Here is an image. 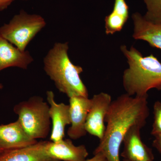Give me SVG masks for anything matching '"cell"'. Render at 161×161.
<instances>
[{
  "label": "cell",
  "instance_id": "cell-1",
  "mask_svg": "<svg viewBox=\"0 0 161 161\" xmlns=\"http://www.w3.org/2000/svg\"><path fill=\"white\" fill-rule=\"evenodd\" d=\"M148 97L125 93L112 101L105 119L104 134L94 154L101 153L108 161H120V147L127 132L134 125H146L150 114Z\"/></svg>",
  "mask_w": 161,
  "mask_h": 161
},
{
  "label": "cell",
  "instance_id": "cell-2",
  "mask_svg": "<svg viewBox=\"0 0 161 161\" xmlns=\"http://www.w3.org/2000/svg\"><path fill=\"white\" fill-rule=\"evenodd\" d=\"M120 50L129 67L124 71L123 85L126 94L132 96H148L152 89L161 91V63L153 54L143 57L133 46L130 50L122 45Z\"/></svg>",
  "mask_w": 161,
  "mask_h": 161
},
{
  "label": "cell",
  "instance_id": "cell-3",
  "mask_svg": "<svg viewBox=\"0 0 161 161\" xmlns=\"http://www.w3.org/2000/svg\"><path fill=\"white\" fill-rule=\"evenodd\" d=\"M68 42L56 43L43 59L44 70L59 92L69 98L88 97V92L80 78L81 67L72 63L68 55Z\"/></svg>",
  "mask_w": 161,
  "mask_h": 161
},
{
  "label": "cell",
  "instance_id": "cell-4",
  "mask_svg": "<svg viewBox=\"0 0 161 161\" xmlns=\"http://www.w3.org/2000/svg\"><path fill=\"white\" fill-rule=\"evenodd\" d=\"M49 109V104L42 97L34 96L16 104L13 111L26 133L36 140L49 135L51 125Z\"/></svg>",
  "mask_w": 161,
  "mask_h": 161
},
{
  "label": "cell",
  "instance_id": "cell-5",
  "mask_svg": "<svg viewBox=\"0 0 161 161\" xmlns=\"http://www.w3.org/2000/svg\"><path fill=\"white\" fill-rule=\"evenodd\" d=\"M46 25L41 16L29 14L22 9L9 23L0 27V35L24 52L30 42Z\"/></svg>",
  "mask_w": 161,
  "mask_h": 161
},
{
  "label": "cell",
  "instance_id": "cell-6",
  "mask_svg": "<svg viewBox=\"0 0 161 161\" xmlns=\"http://www.w3.org/2000/svg\"><path fill=\"white\" fill-rule=\"evenodd\" d=\"M92 106L86 124L87 133L96 136L101 140L104 134L106 126L105 119L112 102L109 94L101 92L92 98Z\"/></svg>",
  "mask_w": 161,
  "mask_h": 161
},
{
  "label": "cell",
  "instance_id": "cell-7",
  "mask_svg": "<svg viewBox=\"0 0 161 161\" xmlns=\"http://www.w3.org/2000/svg\"><path fill=\"white\" fill-rule=\"evenodd\" d=\"M142 126L136 125L130 128L124 137V149L121 156L124 161H153L152 150L141 138Z\"/></svg>",
  "mask_w": 161,
  "mask_h": 161
},
{
  "label": "cell",
  "instance_id": "cell-8",
  "mask_svg": "<svg viewBox=\"0 0 161 161\" xmlns=\"http://www.w3.org/2000/svg\"><path fill=\"white\" fill-rule=\"evenodd\" d=\"M69 114L71 126L67 134L72 140H78L86 135V124L92 106V99L88 97L77 96L69 98Z\"/></svg>",
  "mask_w": 161,
  "mask_h": 161
},
{
  "label": "cell",
  "instance_id": "cell-9",
  "mask_svg": "<svg viewBox=\"0 0 161 161\" xmlns=\"http://www.w3.org/2000/svg\"><path fill=\"white\" fill-rule=\"evenodd\" d=\"M46 95L52 123L50 140L52 142H58L64 139L65 127L70 125L69 105L64 103H57L54 94L52 91H47Z\"/></svg>",
  "mask_w": 161,
  "mask_h": 161
},
{
  "label": "cell",
  "instance_id": "cell-10",
  "mask_svg": "<svg viewBox=\"0 0 161 161\" xmlns=\"http://www.w3.org/2000/svg\"><path fill=\"white\" fill-rule=\"evenodd\" d=\"M44 149L49 157L60 161H84L89 154L84 145L75 146L69 139L58 142L45 141Z\"/></svg>",
  "mask_w": 161,
  "mask_h": 161
},
{
  "label": "cell",
  "instance_id": "cell-11",
  "mask_svg": "<svg viewBox=\"0 0 161 161\" xmlns=\"http://www.w3.org/2000/svg\"><path fill=\"white\" fill-rule=\"evenodd\" d=\"M23 129L19 121L0 125V149L10 150L23 148L37 142Z\"/></svg>",
  "mask_w": 161,
  "mask_h": 161
},
{
  "label": "cell",
  "instance_id": "cell-12",
  "mask_svg": "<svg viewBox=\"0 0 161 161\" xmlns=\"http://www.w3.org/2000/svg\"><path fill=\"white\" fill-rule=\"evenodd\" d=\"M33 60L29 52L21 51L0 35V72L9 67L27 69Z\"/></svg>",
  "mask_w": 161,
  "mask_h": 161
},
{
  "label": "cell",
  "instance_id": "cell-13",
  "mask_svg": "<svg viewBox=\"0 0 161 161\" xmlns=\"http://www.w3.org/2000/svg\"><path fill=\"white\" fill-rule=\"evenodd\" d=\"M45 141L27 147L3 150L0 152V161H60L49 157L45 152Z\"/></svg>",
  "mask_w": 161,
  "mask_h": 161
},
{
  "label": "cell",
  "instance_id": "cell-14",
  "mask_svg": "<svg viewBox=\"0 0 161 161\" xmlns=\"http://www.w3.org/2000/svg\"><path fill=\"white\" fill-rule=\"evenodd\" d=\"M132 19L134 25L132 37L146 41L153 47L161 50V24L150 23L138 12L133 13Z\"/></svg>",
  "mask_w": 161,
  "mask_h": 161
},
{
  "label": "cell",
  "instance_id": "cell-15",
  "mask_svg": "<svg viewBox=\"0 0 161 161\" xmlns=\"http://www.w3.org/2000/svg\"><path fill=\"white\" fill-rule=\"evenodd\" d=\"M129 18V7L125 0H115L113 10L105 19L107 35L120 31Z\"/></svg>",
  "mask_w": 161,
  "mask_h": 161
},
{
  "label": "cell",
  "instance_id": "cell-16",
  "mask_svg": "<svg viewBox=\"0 0 161 161\" xmlns=\"http://www.w3.org/2000/svg\"><path fill=\"white\" fill-rule=\"evenodd\" d=\"M147 11L143 16L147 21L154 24H161V0H143Z\"/></svg>",
  "mask_w": 161,
  "mask_h": 161
},
{
  "label": "cell",
  "instance_id": "cell-17",
  "mask_svg": "<svg viewBox=\"0 0 161 161\" xmlns=\"http://www.w3.org/2000/svg\"><path fill=\"white\" fill-rule=\"evenodd\" d=\"M153 122L151 135L154 136L161 135V102L157 101L153 105Z\"/></svg>",
  "mask_w": 161,
  "mask_h": 161
},
{
  "label": "cell",
  "instance_id": "cell-18",
  "mask_svg": "<svg viewBox=\"0 0 161 161\" xmlns=\"http://www.w3.org/2000/svg\"><path fill=\"white\" fill-rule=\"evenodd\" d=\"M153 146L157 149L161 155V135L154 136Z\"/></svg>",
  "mask_w": 161,
  "mask_h": 161
},
{
  "label": "cell",
  "instance_id": "cell-19",
  "mask_svg": "<svg viewBox=\"0 0 161 161\" xmlns=\"http://www.w3.org/2000/svg\"><path fill=\"white\" fill-rule=\"evenodd\" d=\"M84 161H108L106 158L101 153H97L94 154L92 158L88 159Z\"/></svg>",
  "mask_w": 161,
  "mask_h": 161
},
{
  "label": "cell",
  "instance_id": "cell-20",
  "mask_svg": "<svg viewBox=\"0 0 161 161\" xmlns=\"http://www.w3.org/2000/svg\"><path fill=\"white\" fill-rule=\"evenodd\" d=\"M14 0H0V11L7 9Z\"/></svg>",
  "mask_w": 161,
  "mask_h": 161
},
{
  "label": "cell",
  "instance_id": "cell-21",
  "mask_svg": "<svg viewBox=\"0 0 161 161\" xmlns=\"http://www.w3.org/2000/svg\"><path fill=\"white\" fill-rule=\"evenodd\" d=\"M3 88V85L2 83H0V90L2 89Z\"/></svg>",
  "mask_w": 161,
  "mask_h": 161
},
{
  "label": "cell",
  "instance_id": "cell-22",
  "mask_svg": "<svg viewBox=\"0 0 161 161\" xmlns=\"http://www.w3.org/2000/svg\"><path fill=\"white\" fill-rule=\"evenodd\" d=\"M3 150H2V149H0V152H2V151H3Z\"/></svg>",
  "mask_w": 161,
  "mask_h": 161
},
{
  "label": "cell",
  "instance_id": "cell-23",
  "mask_svg": "<svg viewBox=\"0 0 161 161\" xmlns=\"http://www.w3.org/2000/svg\"></svg>",
  "mask_w": 161,
  "mask_h": 161
}]
</instances>
